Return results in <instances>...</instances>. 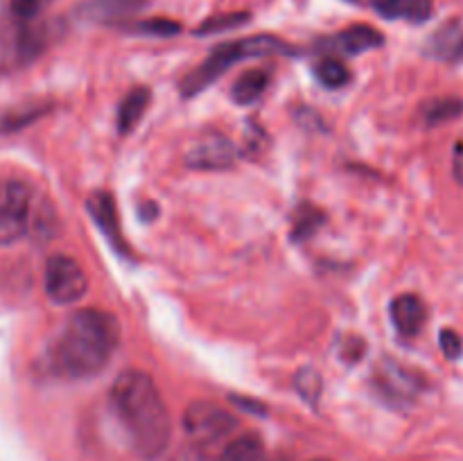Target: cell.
<instances>
[{
  "mask_svg": "<svg viewBox=\"0 0 463 461\" xmlns=\"http://www.w3.org/2000/svg\"><path fill=\"white\" fill-rule=\"evenodd\" d=\"M109 407L140 459L154 461L165 455L172 441V419L152 375L138 369L122 371L111 384Z\"/></svg>",
  "mask_w": 463,
  "mask_h": 461,
  "instance_id": "cell-1",
  "label": "cell"
},
{
  "mask_svg": "<svg viewBox=\"0 0 463 461\" xmlns=\"http://www.w3.org/2000/svg\"><path fill=\"white\" fill-rule=\"evenodd\" d=\"M120 346L116 316L98 307H84L68 316L57 337L50 342L45 362L50 373L66 380L95 378L111 362Z\"/></svg>",
  "mask_w": 463,
  "mask_h": 461,
  "instance_id": "cell-2",
  "label": "cell"
},
{
  "mask_svg": "<svg viewBox=\"0 0 463 461\" xmlns=\"http://www.w3.org/2000/svg\"><path fill=\"white\" fill-rule=\"evenodd\" d=\"M289 48L285 41H280L279 36L271 34H256L247 36V39L231 41V43H222L213 50L206 57V61L202 66L194 68L193 72L181 80V93L185 98H193V95L202 93L215 80H220L226 71H229L233 63L244 61V59H260V57H274V54H289Z\"/></svg>",
  "mask_w": 463,
  "mask_h": 461,
  "instance_id": "cell-3",
  "label": "cell"
},
{
  "mask_svg": "<svg viewBox=\"0 0 463 461\" xmlns=\"http://www.w3.org/2000/svg\"><path fill=\"white\" fill-rule=\"evenodd\" d=\"M238 419L224 407L211 400H197L184 411V432L197 446H213L231 437L238 428Z\"/></svg>",
  "mask_w": 463,
  "mask_h": 461,
  "instance_id": "cell-4",
  "label": "cell"
},
{
  "mask_svg": "<svg viewBox=\"0 0 463 461\" xmlns=\"http://www.w3.org/2000/svg\"><path fill=\"white\" fill-rule=\"evenodd\" d=\"M32 217V188L25 181H0V247L25 238Z\"/></svg>",
  "mask_w": 463,
  "mask_h": 461,
  "instance_id": "cell-5",
  "label": "cell"
},
{
  "mask_svg": "<svg viewBox=\"0 0 463 461\" xmlns=\"http://www.w3.org/2000/svg\"><path fill=\"white\" fill-rule=\"evenodd\" d=\"M86 292H89V278L75 258L57 253L45 262V294L50 301L57 306H72L81 301Z\"/></svg>",
  "mask_w": 463,
  "mask_h": 461,
  "instance_id": "cell-6",
  "label": "cell"
},
{
  "mask_svg": "<svg viewBox=\"0 0 463 461\" xmlns=\"http://www.w3.org/2000/svg\"><path fill=\"white\" fill-rule=\"evenodd\" d=\"M184 161L193 170H229L238 161V149H235L233 140L226 138L224 134H220V131H208V134L193 140V145L185 149Z\"/></svg>",
  "mask_w": 463,
  "mask_h": 461,
  "instance_id": "cell-7",
  "label": "cell"
},
{
  "mask_svg": "<svg viewBox=\"0 0 463 461\" xmlns=\"http://www.w3.org/2000/svg\"><path fill=\"white\" fill-rule=\"evenodd\" d=\"M375 387L383 391V396H387L393 402H410L423 389V380L416 373H411L405 366L396 364L392 360H384L383 364L375 369L373 375Z\"/></svg>",
  "mask_w": 463,
  "mask_h": 461,
  "instance_id": "cell-8",
  "label": "cell"
},
{
  "mask_svg": "<svg viewBox=\"0 0 463 461\" xmlns=\"http://www.w3.org/2000/svg\"><path fill=\"white\" fill-rule=\"evenodd\" d=\"M86 211L90 212V217L95 220V224H98L99 229H102V233L107 235L109 242H111L120 253H127V244L122 242V238H120V220H118V208H116V202H113L111 194L102 193V190L93 193L89 199H86Z\"/></svg>",
  "mask_w": 463,
  "mask_h": 461,
  "instance_id": "cell-9",
  "label": "cell"
},
{
  "mask_svg": "<svg viewBox=\"0 0 463 461\" xmlns=\"http://www.w3.org/2000/svg\"><path fill=\"white\" fill-rule=\"evenodd\" d=\"M392 321L402 337H416L428 321V307L416 294H401L392 301Z\"/></svg>",
  "mask_w": 463,
  "mask_h": 461,
  "instance_id": "cell-10",
  "label": "cell"
},
{
  "mask_svg": "<svg viewBox=\"0 0 463 461\" xmlns=\"http://www.w3.org/2000/svg\"><path fill=\"white\" fill-rule=\"evenodd\" d=\"M145 3L147 0H89L80 7V16L90 23L116 25V23L127 21L136 12H140Z\"/></svg>",
  "mask_w": 463,
  "mask_h": 461,
  "instance_id": "cell-11",
  "label": "cell"
},
{
  "mask_svg": "<svg viewBox=\"0 0 463 461\" xmlns=\"http://www.w3.org/2000/svg\"><path fill=\"white\" fill-rule=\"evenodd\" d=\"M425 54L437 61L455 63L463 59V27L461 23L448 21L425 41Z\"/></svg>",
  "mask_w": 463,
  "mask_h": 461,
  "instance_id": "cell-12",
  "label": "cell"
},
{
  "mask_svg": "<svg viewBox=\"0 0 463 461\" xmlns=\"http://www.w3.org/2000/svg\"><path fill=\"white\" fill-rule=\"evenodd\" d=\"M371 7L389 21L425 23L434 12L432 0H369Z\"/></svg>",
  "mask_w": 463,
  "mask_h": 461,
  "instance_id": "cell-13",
  "label": "cell"
},
{
  "mask_svg": "<svg viewBox=\"0 0 463 461\" xmlns=\"http://www.w3.org/2000/svg\"><path fill=\"white\" fill-rule=\"evenodd\" d=\"M383 43H384V36L371 25H353V27H348V30L339 32L335 39L328 41L330 48L339 50V52H346V54L366 52V50L380 48Z\"/></svg>",
  "mask_w": 463,
  "mask_h": 461,
  "instance_id": "cell-14",
  "label": "cell"
},
{
  "mask_svg": "<svg viewBox=\"0 0 463 461\" xmlns=\"http://www.w3.org/2000/svg\"><path fill=\"white\" fill-rule=\"evenodd\" d=\"M149 102H152V90L147 86H134L122 98L120 107H118V131H120V136L131 134L138 127V122L147 113Z\"/></svg>",
  "mask_w": 463,
  "mask_h": 461,
  "instance_id": "cell-15",
  "label": "cell"
},
{
  "mask_svg": "<svg viewBox=\"0 0 463 461\" xmlns=\"http://www.w3.org/2000/svg\"><path fill=\"white\" fill-rule=\"evenodd\" d=\"M271 75L265 68H253V71L242 72V75L235 80L233 89H231V98L240 104V107H249V104L258 102V99L265 95V90L269 89Z\"/></svg>",
  "mask_w": 463,
  "mask_h": 461,
  "instance_id": "cell-16",
  "label": "cell"
},
{
  "mask_svg": "<svg viewBox=\"0 0 463 461\" xmlns=\"http://www.w3.org/2000/svg\"><path fill=\"white\" fill-rule=\"evenodd\" d=\"M265 459V443L258 434H242L233 438L215 461H262Z\"/></svg>",
  "mask_w": 463,
  "mask_h": 461,
  "instance_id": "cell-17",
  "label": "cell"
},
{
  "mask_svg": "<svg viewBox=\"0 0 463 461\" xmlns=\"http://www.w3.org/2000/svg\"><path fill=\"white\" fill-rule=\"evenodd\" d=\"M463 116V99L459 98H434L420 107V118L428 127L446 125Z\"/></svg>",
  "mask_w": 463,
  "mask_h": 461,
  "instance_id": "cell-18",
  "label": "cell"
},
{
  "mask_svg": "<svg viewBox=\"0 0 463 461\" xmlns=\"http://www.w3.org/2000/svg\"><path fill=\"white\" fill-rule=\"evenodd\" d=\"M315 77L326 89H342L351 81V71L339 59L326 57L315 66Z\"/></svg>",
  "mask_w": 463,
  "mask_h": 461,
  "instance_id": "cell-19",
  "label": "cell"
},
{
  "mask_svg": "<svg viewBox=\"0 0 463 461\" xmlns=\"http://www.w3.org/2000/svg\"><path fill=\"white\" fill-rule=\"evenodd\" d=\"M249 12H226V14H215V16L206 18L202 25L194 30V34L199 36H208V34H217V32H229L235 30V27H242L249 23Z\"/></svg>",
  "mask_w": 463,
  "mask_h": 461,
  "instance_id": "cell-20",
  "label": "cell"
},
{
  "mask_svg": "<svg viewBox=\"0 0 463 461\" xmlns=\"http://www.w3.org/2000/svg\"><path fill=\"white\" fill-rule=\"evenodd\" d=\"M127 30L134 32V34L143 36H175L181 32V25L170 18H145V21H136L127 25Z\"/></svg>",
  "mask_w": 463,
  "mask_h": 461,
  "instance_id": "cell-21",
  "label": "cell"
},
{
  "mask_svg": "<svg viewBox=\"0 0 463 461\" xmlns=\"http://www.w3.org/2000/svg\"><path fill=\"white\" fill-rule=\"evenodd\" d=\"M321 221H324L321 211H317V208L312 206H303L301 211H297V215H294V224H292L294 240L310 238V235L319 229Z\"/></svg>",
  "mask_w": 463,
  "mask_h": 461,
  "instance_id": "cell-22",
  "label": "cell"
},
{
  "mask_svg": "<svg viewBox=\"0 0 463 461\" xmlns=\"http://www.w3.org/2000/svg\"><path fill=\"white\" fill-rule=\"evenodd\" d=\"M294 384H297V389H298V393H301L303 400H307L310 405H317L321 391H324V380H321V375L317 373L315 369L298 371Z\"/></svg>",
  "mask_w": 463,
  "mask_h": 461,
  "instance_id": "cell-23",
  "label": "cell"
},
{
  "mask_svg": "<svg viewBox=\"0 0 463 461\" xmlns=\"http://www.w3.org/2000/svg\"><path fill=\"white\" fill-rule=\"evenodd\" d=\"M45 5H48V0H9V9H12L14 16L25 23L39 16Z\"/></svg>",
  "mask_w": 463,
  "mask_h": 461,
  "instance_id": "cell-24",
  "label": "cell"
},
{
  "mask_svg": "<svg viewBox=\"0 0 463 461\" xmlns=\"http://www.w3.org/2000/svg\"><path fill=\"white\" fill-rule=\"evenodd\" d=\"M439 343H441V351L448 360H457L461 353V337L455 333V330H443L441 337H439Z\"/></svg>",
  "mask_w": 463,
  "mask_h": 461,
  "instance_id": "cell-25",
  "label": "cell"
},
{
  "mask_svg": "<svg viewBox=\"0 0 463 461\" xmlns=\"http://www.w3.org/2000/svg\"><path fill=\"white\" fill-rule=\"evenodd\" d=\"M452 172H455V179L463 185V138L455 147V156H452Z\"/></svg>",
  "mask_w": 463,
  "mask_h": 461,
  "instance_id": "cell-26",
  "label": "cell"
},
{
  "mask_svg": "<svg viewBox=\"0 0 463 461\" xmlns=\"http://www.w3.org/2000/svg\"><path fill=\"white\" fill-rule=\"evenodd\" d=\"M231 402H235L238 407H244V409L253 411V414H265V407L258 405L256 400H247V398H240V396H231Z\"/></svg>",
  "mask_w": 463,
  "mask_h": 461,
  "instance_id": "cell-27",
  "label": "cell"
},
{
  "mask_svg": "<svg viewBox=\"0 0 463 461\" xmlns=\"http://www.w3.org/2000/svg\"><path fill=\"white\" fill-rule=\"evenodd\" d=\"M317 461H324V459H317Z\"/></svg>",
  "mask_w": 463,
  "mask_h": 461,
  "instance_id": "cell-28",
  "label": "cell"
}]
</instances>
